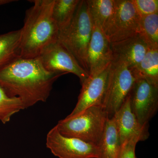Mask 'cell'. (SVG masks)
Segmentation results:
<instances>
[{
    "label": "cell",
    "instance_id": "cell-21",
    "mask_svg": "<svg viewBox=\"0 0 158 158\" xmlns=\"http://www.w3.org/2000/svg\"><path fill=\"white\" fill-rule=\"evenodd\" d=\"M141 17L158 13V0H132Z\"/></svg>",
    "mask_w": 158,
    "mask_h": 158
},
{
    "label": "cell",
    "instance_id": "cell-11",
    "mask_svg": "<svg viewBox=\"0 0 158 158\" xmlns=\"http://www.w3.org/2000/svg\"><path fill=\"white\" fill-rule=\"evenodd\" d=\"M113 61L111 42L103 31L94 24L87 56L89 76L103 70Z\"/></svg>",
    "mask_w": 158,
    "mask_h": 158
},
{
    "label": "cell",
    "instance_id": "cell-12",
    "mask_svg": "<svg viewBox=\"0 0 158 158\" xmlns=\"http://www.w3.org/2000/svg\"><path fill=\"white\" fill-rule=\"evenodd\" d=\"M113 117L121 146L133 139L143 141L149 137V124L142 125L139 123L131 109L130 95Z\"/></svg>",
    "mask_w": 158,
    "mask_h": 158
},
{
    "label": "cell",
    "instance_id": "cell-3",
    "mask_svg": "<svg viewBox=\"0 0 158 158\" xmlns=\"http://www.w3.org/2000/svg\"><path fill=\"white\" fill-rule=\"evenodd\" d=\"M94 24L86 0H80L69 25L59 31L58 41L89 73L87 56Z\"/></svg>",
    "mask_w": 158,
    "mask_h": 158
},
{
    "label": "cell",
    "instance_id": "cell-8",
    "mask_svg": "<svg viewBox=\"0 0 158 158\" xmlns=\"http://www.w3.org/2000/svg\"><path fill=\"white\" fill-rule=\"evenodd\" d=\"M38 57L47 70L65 74H73L80 79L81 85L89 76V73L58 40L46 47Z\"/></svg>",
    "mask_w": 158,
    "mask_h": 158
},
{
    "label": "cell",
    "instance_id": "cell-13",
    "mask_svg": "<svg viewBox=\"0 0 158 158\" xmlns=\"http://www.w3.org/2000/svg\"><path fill=\"white\" fill-rule=\"evenodd\" d=\"M148 47L138 35L111 43L113 61L126 63L134 68L140 63Z\"/></svg>",
    "mask_w": 158,
    "mask_h": 158
},
{
    "label": "cell",
    "instance_id": "cell-2",
    "mask_svg": "<svg viewBox=\"0 0 158 158\" xmlns=\"http://www.w3.org/2000/svg\"><path fill=\"white\" fill-rule=\"evenodd\" d=\"M34 5L26 11L21 30L20 55L23 59H34L46 47L58 40L59 29L52 15L54 0L30 1Z\"/></svg>",
    "mask_w": 158,
    "mask_h": 158
},
{
    "label": "cell",
    "instance_id": "cell-5",
    "mask_svg": "<svg viewBox=\"0 0 158 158\" xmlns=\"http://www.w3.org/2000/svg\"><path fill=\"white\" fill-rule=\"evenodd\" d=\"M137 79L132 69L124 62L113 61L103 104L108 118H113L121 108L131 91Z\"/></svg>",
    "mask_w": 158,
    "mask_h": 158
},
{
    "label": "cell",
    "instance_id": "cell-4",
    "mask_svg": "<svg viewBox=\"0 0 158 158\" xmlns=\"http://www.w3.org/2000/svg\"><path fill=\"white\" fill-rule=\"evenodd\" d=\"M107 118L103 107L93 106L76 116L60 120L56 126L62 135L98 146Z\"/></svg>",
    "mask_w": 158,
    "mask_h": 158
},
{
    "label": "cell",
    "instance_id": "cell-14",
    "mask_svg": "<svg viewBox=\"0 0 158 158\" xmlns=\"http://www.w3.org/2000/svg\"><path fill=\"white\" fill-rule=\"evenodd\" d=\"M94 24L105 33L116 10V0H86Z\"/></svg>",
    "mask_w": 158,
    "mask_h": 158
},
{
    "label": "cell",
    "instance_id": "cell-15",
    "mask_svg": "<svg viewBox=\"0 0 158 158\" xmlns=\"http://www.w3.org/2000/svg\"><path fill=\"white\" fill-rule=\"evenodd\" d=\"M98 146V158H117L121 144L113 117L107 119Z\"/></svg>",
    "mask_w": 158,
    "mask_h": 158
},
{
    "label": "cell",
    "instance_id": "cell-20",
    "mask_svg": "<svg viewBox=\"0 0 158 158\" xmlns=\"http://www.w3.org/2000/svg\"><path fill=\"white\" fill-rule=\"evenodd\" d=\"M24 110L19 98L10 97L0 87V121L6 124L11 120L12 116L21 110Z\"/></svg>",
    "mask_w": 158,
    "mask_h": 158
},
{
    "label": "cell",
    "instance_id": "cell-18",
    "mask_svg": "<svg viewBox=\"0 0 158 158\" xmlns=\"http://www.w3.org/2000/svg\"><path fill=\"white\" fill-rule=\"evenodd\" d=\"M80 2V0H54L52 15L59 32L69 25Z\"/></svg>",
    "mask_w": 158,
    "mask_h": 158
},
{
    "label": "cell",
    "instance_id": "cell-17",
    "mask_svg": "<svg viewBox=\"0 0 158 158\" xmlns=\"http://www.w3.org/2000/svg\"><path fill=\"white\" fill-rule=\"evenodd\" d=\"M132 69L137 79L158 86V48H148L142 61Z\"/></svg>",
    "mask_w": 158,
    "mask_h": 158
},
{
    "label": "cell",
    "instance_id": "cell-6",
    "mask_svg": "<svg viewBox=\"0 0 158 158\" xmlns=\"http://www.w3.org/2000/svg\"><path fill=\"white\" fill-rule=\"evenodd\" d=\"M46 145L59 158H98L99 156L98 145L62 135L56 126L48 133Z\"/></svg>",
    "mask_w": 158,
    "mask_h": 158
},
{
    "label": "cell",
    "instance_id": "cell-7",
    "mask_svg": "<svg viewBox=\"0 0 158 158\" xmlns=\"http://www.w3.org/2000/svg\"><path fill=\"white\" fill-rule=\"evenodd\" d=\"M115 14L105 34L111 43L138 35L141 16L132 0H116Z\"/></svg>",
    "mask_w": 158,
    "mask_h": 158
},
{
    "label": "cell",
    "instance_id": "cell-10",
    "mask_svg": "<svg viewBox=\"0 0 158 158\" xmlns=\"http://www.w3.org/2000/svg\"><path fill=\"white\" fill-rule=\"evenodd\" d=\"M111 64L100 72L89 76L82 84L76 106L67 117L76 116L93 106H103Z\"/></svg>",
    "mask_w": 158,
    "mask_h": 158
},
{
    "label": "cell",
    "instance_id": "cell-1",
    "mask_svg": "<svg viewBox=\"0 0 158 158\" xmlns=\"http://www.w3.org/2000/svg\"><path fill=\"white\" fill-rule=\"evenodd\" d=\"M65 74L47 70L39 57L20 58L0 69V87L8 96L19 98L25 109L46 101L54 83Z\"/></svg>",
    "mask_w": 158,
    "mask_h": 158
},
{
    "label": "cell",
    "instance_id": "cell-23",
    "mask_svg": "<svg viewBox=\"0 0 158 158\" xmlns=\"http://www.w3.org/2000/svg\"><path fill=\"white\" fill-rule=\"evenodd\" d=\"M14 2H16V1H13V0H0V6L9 4V3Z\"/></svg>",
    "mask_w": 158,
    "mask_h": 158
},
{
    "label": "cell",
    "instance_id": "cell-22",
    "mask_svg": "<svg viewBox=\"0 0 158 158\" xmlns=\"http://www.w3.org/2000/svg\"><path fill=\"white\" fill-rule=\"evenodd\" d=\"M138 142L133 139L122 145L117 158H136L135 148Z\"/></svg>",
    "mask_w": 158,
    "mask_h": 158
},
{
    "label": "cell",
    "instance_id": "cell-19",
    "mask_svg": "<svg viewBox=\"0 0 158 158\" xmlns=\"http://www.w3.org/2000/svg\"><path fill=\"white\" fill-rule=\"evenodd\" d=\"M138 35L149 48H158V13L141 17Z\"/></svg>",
    "mask_w": 158,
    "mask_h": 158
},
{
    "label": "cell",
    "instance_id": "cell-16",
    "mask_svg": "<svg viewBox=\"0 0 158 158\" xmlns=\"http://www.w3.org/2000/svg\"><path fill=\"white\" fill-rule=\"evenodd\" d=\"M21 30L0 35V69L20 58Z\"/></svg>",
    "mask_w": 158,
    "mask_h": 158
},
{
    "label": "cell",
    "instance_id": "cell-9",
    "mask_svg": "<svg viewBox=\"0 0 158 158\" xmlns=\"http://www.w3.org/2000/svg\"><path fill=\"white\" fill-rule=\"evenodd\" d=\"M132 111L139 123L148 125L158 108V86L142 79H137L130 94Z\"/></svg>",
    "mask_w": 158,
    "mask_h": 158
}]
</instances>
